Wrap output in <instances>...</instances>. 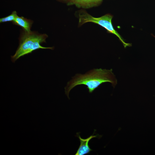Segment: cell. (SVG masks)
<instances>
[{"instance_id":"7","label":"cell","mask_w":155,"mask_h":155,"mask_svg":"<svg viewBox=\"0 0 155 155\" xmlns=\"http://www.w3.org/2000/svg\"><path fill=\"white\" fill-rule=\"evenodd\" d=\"M17 16V12L14 11L9 16L1 18L0 19V22L3 23L9 22H13Z\"/></svg>"},{"instance_id":"6","label":"cell","mask_w":155,"mask_h":155,"mask_svg":"<svg viewBox=\"0 0 155 155\" xmlns=\"http://www.w3.org/2000/svg\"><path fill=\"white\" fill-rule=\"evenodd\" d=\"M13 23L22 27L25 31L29 32L32 23L31 21L23 17L17 16Z\"/></svg>"},{"instance_id":"8","label":"cell","mask_w":155,"mask_h":155,"mask_svg":"<svg viewBox=\"0 0 155 155\" xmlns=\"http://www.w3.org/2000/svg\"><path fill=\"white\" fill-rule=\"evenodd\" d=\"M61 1H68V2L69 0H59Z\"/></svg>"},{"instance_id":"3","label":"cell","mask_w":155,"mask_h":155,"mask_svg":"<svg viewBox=\"0 0 155 155\" xmlns=\"http://www.w3.org/2000/svg\"><path fill=\"white\" fill-rule=\"evenodd\" d=\"M79 25L80 26L88 22L94 23L105 29L108 33L115 35L123 44L125 48L131 46V44L126 43L122 37L115 30L112 24L113 16L110 14H107L101 17H93L84 10H81L78 12Z\"/></svg>"},{"instance_id":"1","label":"cell","mask_w":155,"mask_h":155,"mask_svg":"<svg viewBox=\"0 0 155 155\" xmlns=\"http://www.w3.org/2000/svg\"><path fill=\"white\" fill-rule=\"evenodd\" d=\"M108 82L115 87L117 80L112 69H94L84 74H76L68 82L65 88L66 95L69 98L70 91L76 86L84 85L87 86L89 93H92L101 84Z\"/></svg>"},{"instance_id":"5","label":"cell","mask_w":155,"mask_h":155,"mask_svg":"<svg viewBox=\"0 0 155 155\" xmlns=\"http://www.w3.org/2000/svg\"><path fill=\"white\" fill-rule=\"evenodd\" d=\"M103 0H69L68 2L69 5H75L79 8L87 9L100 5Z\"/></svg>"},{"instance_id":"4","label":"cell","mask_w":155,"mask_h":155,"mask_svg":"<svg viewBox=\"0 0 155 155\" xmlns=\"http://www.w3.org/2000/svg\"><path fill=\"white\" fill-rule=\"evenodd\" d=\"M94 134L86 139H83L81 137L79 133H77V136L80 142V145L75 155H85L90 153L92 151L89 145V141L92 138L98 137V135H94Z\"/></svg>"},{"instance_id":"9","label":"cell","mask_w":155,"mask_h":155,"mask_svg":"<svg viewBox=\"0 0 155 155\" xmlns=\"http://www.w3.org/2000/svg\"><path fill=\"white\" fill-rule=\"evenodd\" d=\"M153 36L155 37V36H154L153 35Z\"/></svg>"},{"instance_id":"2","label":"cell","mask_w":155,"mask_h":155,"mask_svg":"<svg viewBox=\"0 0 155 155\" xmlns=\"http://www.w3.org/2000/svg\"><path fill=\"white\" fill-rule=\"evenodd\" d=\"M47 35L45 34H40L33 32H26L22 34L19 40V45L13 56L11 57V61L14 63L21 57L31 53L39 49H53L54 47H44L41 44L45 42Z\"/></svg>"}]
</instances>
